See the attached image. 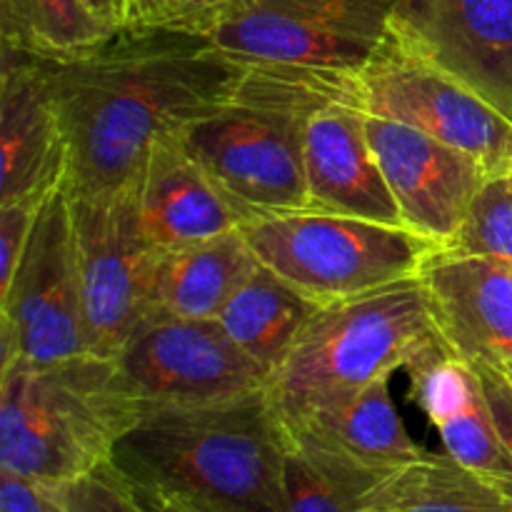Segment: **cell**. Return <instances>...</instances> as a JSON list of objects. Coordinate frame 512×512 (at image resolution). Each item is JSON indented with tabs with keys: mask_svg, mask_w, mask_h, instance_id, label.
Here are the masks:
<instances>
[{
	"mask_svg": "<svg viewBox=\"0 0 512 512\" xmlns=\"http://www.w3.org/2000/svg\"><path fill=\"white\" fill-rule=\"evenodd\" d=\"M35 60L68 145V195L133 188L150 148L225 103L248 70L210 35L138 28Z\"/></svg>",
	"mask_w": 512,
	"mask_h": 512,
	"instance_id": "1",
	"label": "cell"
},
{
	"mask_svg": "<svg viewBox=\"0 0 512 512\" xmlns=\"http://www.w3.org/2000/svg\"><path fill=\"white\" fill-rule=\"evenodd\" d=\"M288 425L268 388L195 405H148L110 463L140 495L208 512H288Z\"/></svg>",
	"mask_w": 512,
	"mask_h": 512,
	"instance_id": "2",
	"label": "cell"
},
{
	"mask_svg": "<svg viewBox=\"0 0 512 512\" xmlns=\"http://www.w3.org/2000/svg\"><path fill=\"white\" fill-rule=\"evenodd\" d=\"M355 75L248 65L225 103L178 130L180 143L250 220L308 210L305 128Z\"/></svg>",
	"mask_w": 512,
	"mask_h": 512,
	"instance_id": "3",
	"label": "cell"
},
{
	"mask_svg": "<svg viewBox=\"0 0 512 512\" xmlns=\"http://www.w3.org/2000/svg\"><path fill=\"white\" fill-rule=\"evenodd\" d=\"M118 360L98 353L0 365V470L65 485L113 458L143 418Z\"/></svg>",
	"mask_w": 512,
	"mask_h": 512,
	"instance_id": "4",
	"label": "cell"
},
{
	"mask_svg": "<svg viewBox=\"0 0 512 512\" xmlns=\"http://www.w3.org/2000/svg\"><path fill=\"white\" fill-rule=\"evenodd\" d=\"M423 275L320 308L270 378L283 418L450 358Z\"/></svg>",
	"mask_w": 512,
	"mask_h": 512,
	"instance_id": "5",
	"label": "cell"
},
{
	"mask_svg": "<svg viewBox=\"0 0 512 512\" xmlns=\"http://www.w3.org/2000/svg\"><path fill=\"white\" fill-rule=\"evenodd\" d=\"M255 258L320 308L420 275L438 245L405 225L293 210L243 225Z\"/></svg>",
	"mask_w": 512,
	"mask_h": 512,
	"instance_id": "6",
	"label": "cell"
},
{
	"mask_svg": "<svg viewBox=\"0 0 512 512\" xmlns=\"http://www.w3.org/2000/svg\"><path fill=\"white\" fill-rule=\"evenodd\" d=\"M398 0H233L210 40L245 65L358 75L390 38Z\"/></svg>",
	"mask_w": 512,
	"mask_h": 512,
	"instance_id": "7",
	"label": "cell"
},
{
	"mask_svg": "<svg viewBox=\"0 0 512 512\" xmlns=\"http://www.w3.org/2000/svg\"><path fill=\"white\" fill-rule=\"evenodd\" d=\"M90 353L115 358L155 315L160 250L145 235L133 190L68 195Z\"/></svg>",
	"mask_w": 512,
	"mask_h": 512,
	"instance_id": "8",
	"label": "cell"
},
{
	"mask_svg": "<svg viewBox=\"0 0 512 512\" xmlns=\"http://www.w3.org/2000/svg\"><path fill=\"white\" fill-rule=\"evenodd\" d=\"M90 353L68 193L43 203L13 278L0 288V365Z\"/></svg>",
	"mask_w": 512,
	"mask_h": 512,
	"instance_id": "9",
	"label": "cell"
},
{
	"mask_svg": "<svg viewBox=\"0 0 512 512\" xmlns=\"http://www.w3.org/2000/svg\"><path fill=\"white\" fill-rule=\"evenodd\" d=\"M355 83L368 115L410 125L465 150L493 175L510 173L512 120L453 75L400 48L393 38L355 75Z\"/></svg>",
	"mask_w": 512,
	"mask_h": 512,
	"instance_id": "10",
	"label": "cell"
},
{
	"mask_svg": "<svg viewBox=\"0 0 512 512\" xmlns=\"http://www.w3.org/2000/svg\"><path fill=\"white\" fill-rule=\"evenodd\" d=\"M115 360L145 405L213 403L270 383L218 318L153 315Z\"/></svg>",
	"mask_w": 512,
	"mask_h": 512,
	"instance_id": "11",
	"label": "cell"
},
{
	"mask_svg": "<svg viewBox=\"0 0 512 512\" xmlns=\"http://www.w3.org/2000/svg\"><path fill=\"white\" fill-rule=\"evenodd\" d=\"M390 38L512 120V0H398Z\"/></svg>",
	"mask_w": 512,
	"mask_h": 512,
	"instance_id": "12",
	"label": "cell"
},
{
	"mask_svg": "<svg viewBox=\"0 0 512 512\" xmlns=\"http://www.w3.org/2000/svg\"><path fill=\"white\" fill-rule=\"evenodd\" d=\"M365 125L405 228L440 250L450 248L475 195L493 173L475 155L440 143L410 125L375 115H368Z\"/></svg>",
	"mask_w": 512,
	"mask_h": 512,
	"instance_id": "13",
	"label": "cell"
},
{
	"mask_svg": "<svg viewBox=\"0 0 512 512\" xmlns=\"http://www.w3.org/2000/svg\"><path fill=\"white\" fill-rule=\"evenodd\" d=\"M368 113L355 78L325 98L305 128L310 208L405 225L368 140Z\"/></svg>",
	"mask_w": 512,
	"mask_h": 512,
	"instance_id": "14",
	"label": "cell"
},
{
	"mask_svg": "<svg viewBox=\"0 0 512 512\" xmlns=\"http://www.w3.org/2000/svg\"><path fill=\"white\" fill-rule=\"evenodd\" d=\"M0 205L48 200L68 180V145L38 60L3 45Z\"/></svg>",
	"mask_w": 512,
	"mask_h": 512,
	"instance_id": "15",
	"label": "cell"
},
{
	"mask_svg": "<svg viewBox=\"0 0 512 512\" xmlns=\"http://www.w3.org/2000/svg\"><path fill=\"white\" fill-rule=\"evenodd\" d=\"M420 275L435 323L460 360L512 365L510 265L458 250H435Z\"/></svg>",
	"mask_w": 512,
	"mask_h": 512,
	"instance_id": "16",
	"label": "cell"
},
{
	"mask_svg": "<svg viewBox=\"0 0 512 512\" xmlns=\"http://www.w3.org/2000/svg\"><path fill=\"white\" fill-rule=\"evenodd\" d=\"M130 190L145 235L165 253L243 230L248 223L178 135H165L150 148Z\"/></svg>",
	"mask_w": 512,
	"mask_h": 512,
	"instance_id": "17",
	"label": "cell"
},
{
	"mask_svg": "<svg viewBox=\"0 0 512 512\" xmlns=\"http://www.w3.org/2000/svg\"><path fill=\"white\" fill-rule=\"evenodd\" d=\"M408 378L415 403L440 433L445 453L512 500V460L473 365L450 355Z\"/></svg>",
	"mask_w": 512,
	"mask_h": 512,
	"instance_id": "18",
	"label": "cell"
},
{
	"mask_svg": "<svg viewBox=\"0 0 512 512\" xmlns=\"http://www.w3.org/2000/svg\"><path fill=\"white\" fill-rule=\"evenodd\" d=\"M283 420L295 438L383 473L430 453L405 428L390 400L388 380H375Z\"/></svg>",
	"mask_w": 512,
	"mask_h": 512,
	"instance_id": "19",
	"label": "cell"
},
{
	"mask_svg": "<svg viewBox=\"0 0 512 512\" xmlns=\"http://www.w3.org/2000/svg\"><path fill=\"white\" fill-rule=\"evenodd\" d=\"M258 258L243 230L215 235L163 255L155 290V315L213 320L240 288Z\"/></svg>",
	"mask_w": 512,
	"mask_h": 512,
	"instance_id": "20",
	"label": "cell"
},
{
	"mask_svg": "<svg viewBox=\"0 0 512 512\" xmlns=\"http://www.w3.org/2000/svg\"><path fill=\"white\" fill-rule=\"evenodd\" d=\"M320 305L258 260L218 320L230 338L273 378Z\"/></svg>",
	"mask_w": 512,
	"mask_h": 512,
	"instance_id": "21",
	"label": "cell"
},
{
	"mask_svg": "<svg viewBox=\"0 0 512 512\" xmlns=\"http://www.w3.org/2000/svg\"><path fill=\"white\" fill-rule=\"evenodd\" d=\"M358 512H512V500L448 453H428L380 475Z\"/></svg>",
	"mask_w": 512,
	"mask_h": 512,
	"instance_id": "22",
	"label": "cell"
},
{
	"mask_svg": "<svg viewBox=\"0 0 512 512\" xmlns=\"http://www.w3.org/2000/svg\"><path fill=\"white\" fill-rule=\"evenodd\" d=\"M115 33L85 0H0V43L35 58L83 53Z\"/></svg>",
	"mask_w": 512,
	"mask_h": 512,
	"instance_id": "23",
	"label": "cell"
},
{
	"mask_svg": "<svg viewBox=\"0 0 512 512\" xmlns=\"http://www.w3.org/2000/svg\"><path fill=\"white\" fill-rule=\"evenodd\" d=\"M388 473V470H385ZM383 470L365 468L288 430L285 503L288 512H358V500Z\"/></svg>",
	"mask_w": 512,
	"mask_h": 512,
	"instance_id": "24",
	"label": "cell"
},
{
	"mask_svg": "<svg viewBox=\"0 0 512 512\" xmlns=\"http://www.w3.org/2000/svg\"><path fill=\"white\" fill-rule=\"evenodd\" d=\"M445 250L498 260L512 268V178L493 175L475 195L458 238Z\"/></svg>",
	"mask_w": 512,
	"mask_h": 512,
	"instance_id": "25",
	"label": "cell"
},
{
	"mask_svg": "<svg viewBox=\"0 0 512 512\" xmlns=\"http://www.w3.org/2000/svg\"><path fill=\"white\" fill-rule=\"evenodd\" d=\"M233 0H128L123 28L210 35Z\"/></svg>",
	"mask_w": 512,
	"mask_h": 512,
	"instance_id": "26",
	"label": "cell"
},
{
	"mask_svg": "<svg viewBox=\"0 0 512 512\" xmlns=\"http://www.w3.org/2000/svg\"><path fill=\"white\" fill-rule=\"evenodd\" d=\"M65 512H145L133 485L113 463H103L88 475L58 485Z\"/></svg>",
	"mask_w": 512,
	"mask_h": 512,
	"instance_id": "27",
	"label": "cell"
},
{
	"mask_svg": "<svg viewBox=\"0 0 512 512\" xmlns=\"http://www.w3.org/2000/svg\"><path fill=\"white\" fill-rule=\"evenodd\" d=\"M45 200L0 205V288L13 278Z\"/></svg>",
	"mask_w": 512,
	"mask_h": 512,
	"instance_id": "28",
	"label": "cell"
},
{
	"mask_svg": "<svg viewBox=\"0 0 512 512\" xmlns=\"http://www.w3.org/2000/svg\"><path fill=\"white\" fill-rule=\"evenodd\" d=\"M0 512H65L58 485L33 483L0 470Z\"/></svg>",
	"mask_w": 512,
	"mask_h": 512,
	"instance_id": "29",
	"label": "cell"
},
{
	"mask_svg": "<svg viewBox=\"0 0 512 512\" xmlns=\"http://www.w3.org/2000/svg\"><path fill=\"white\" fill-rule=\"evenodd\" d=\"M473 370L478 373L480 388H483L485 400L490 405V415L495 420V428H498L500 440H503L505 450H508L512 460V380L505 373V368L493 363H485V360H475Z\"/></svg>",
	"mask_w": 512,
	"mask_h": 512,
	"instance_id": "30",
	"label": "cell"
},
{
	"mask_svg": "<svg viewBox=\"0 0 512 512\" xmlns=\"http://www.w3.org/2000/svg\"><path fill=\"white\" fill-rule=\"evenodd\" d=\"M85 5L100 20H105L113 30H123L125 13H128V0H85Z\"/></svg>",
	"mask_w": 512,
	"mask_h": 512,
	"instance_id": "31",
	"label": "cell"
},
{
	"mask_svg": "<svg viewBox=\"0 0 512 512\" xmlns=\"http://www.w3.org/2000/svg\"><path fill=\"white\" fill-rule=\"evenodd\" d=\"M138 493V490H135ZM140 503H143L145 512H208L198 505L183 503V500H173V498H158V495H140Z\"/></svg>",
	"mask_w": 512,
	"mask_h": 512,
	"instance_id": "32",
	"label": "cell"
},
{
	"mask_svg": "<svg viewBox=\"0 0 512 512\" xmlns=\"http://www.w3.org/2000/svg\"><path fill=\"white\" fill-rule=\"evenodd\" d=\"M505 373H508L510 380H512V365H508V368H505Z\"/></svg>",
	"mask_w": 512,
	"mask_h": 512,
	"instance_id": "33",
	"label": "cell"
},
{
	"mask_svg": "<svg viewBox=\"0 0 512 512\" xmlns=\"http://www.w3.org/2000/svg\"><path fill=\"white\" fill-rule=\"evenodd\" d=\"M510 178H512V165H510Z\"/></svg>",
	"mask_w": 512,
	"mask_h": 512,
	"instance_id": "34",
	"label": "cell"
}]
</instances>
